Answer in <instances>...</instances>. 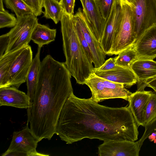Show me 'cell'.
<instances>
[{
	"mask_svg": "<svg viewBox=\"0 0 156 156\" xmlns=\"http://www.w3.org/2000/svg\"><path fill=\"white\" fill-rule=\"evenodd\" d=\"M138 126L128 106L101 105L71 94L61 112L56 134L67 144L86 138L135 141Z\"/></svg>",
	"mask_w": 156,
	"mask_h": 156,
	"instance_id": "6da1fadb",
	"label": "cell"
},
{
	"mask_svg": "<svg viewBox=\"0 0 156 156\" xmlns=\"http://www.w3.org/2000/svg\"><path fill=\"white\" fill-rule=\"evenodd\" d=\"M71 75L65 62L48 55L41 63L32 105L30 128L39 141L56 134L60 114L73 92Z\"/></svg>",
	"mask_w": 156,
	"mask_h": 156,
	"instance_id": "7a4b0ae2",
	"label": "cell"
},
{
	"mask_svg": "<svg viewBox=\"0 0 156 156\" xmlns=\"http://www.w3.org/2000/svg\"><path fill=\"white\" fill-rule=\"evenodd\" d=\"M60 22L65 64L77 83L84 84L93 73V63L80 42L72 16L63 11Z\"/></svg>",
	"mask_w": 156,
	"mask_h": 156,
	"instance_id": "3957f363",
	"label": "cell"
},
{
	"mask_svg": "<svg viewBox=\"0 0 156 156\" xmlns=\"http://www.w3.org/2000/svg\"><path fill=\"white\" fill-rule=\"evenodd\" d=\"M85 84L92 94L90 98L98 103L106 99L120 98L128 101L133 93L122 84L115 83L96 75L93 72L86 80Z\"/></svg>",
	"mask_w": 156,
	"mask_h": 156,
	"instance_id": "277c9868",
	"label": "cell"
},
{
	"mask_svg": "<svg viewBox=\"0 0 156 156\" xmlns=\"http://www.w3.org/2000/svg\"><path fill=\"white\" fill-rule=\"evenodd\" d=\"M122 18L118 33L108 55H117L122 51L133 45L136 41L133 7L121 0Z\"/></svg>",
	"mask_w": 156,
	"mask_h": 156,
	"instance_id": "5b68a950",
	"label": "cell"
},
{
	"mask_svg": "<svg viewBox=\"0 0 156 156\" xmlns=\"http://www.w3.org/2000/svg\"><path fill=\"white\" fill-rule=\"evenodd\" d=\"M16 25L7 33L9 43L4 54L13 52L28 45L32 32L38 23L37 16L31 14L17 18Z\"/></svg>",
	"mask_w": 156,
	"mask_h": 156,
	"instance_id": "8992f818",
	"label": "cell"
},
{
	"mask_svg": "<svg viewBox=\"0 0 156 156\" xmlns=\"http://www.w3.org/2000/svg\"><path fill=\"white\" fill-rule=\"evenodd\" d=\"M133 9L136 41L147 29L156 25V0H136Z\"/></svg>",
	"mask_w": 156,
	"mask_h": 156,
	"instance_id": "52a82bcc",
	"label": "cell"
},
{
	"mask_svg": "<svg viewBox=\"0 0 156 156\" xmlns=\"http://www.w3.org/2000/svg\"><path fill=\"white\" fill-rule=\"evenodd\" d=\"M32 57L31 46L28 45L24 47L12 65L6 78V87L12 86L18 88L26 82Z\"/></svg>",
	"mask_w": 156,
	"mask_h": 156,
	"instance_id": "ba28073f",
	"label": "cell"
},
{
	"mask_svg": "<svg viewBox=\"0 0 156 156\" xmlns=\"http://www.w3.org/2000/svg\"><path fill=\"white\" fill-rule=\"evenodd\" d=\"M122 11L121 0H114L112 7L105 24L100 42V46L106 55H108L117 36L122 23Z\"/></svg>",
	"mask_w": 156,
	"mask_h": 156,
	"instance_id": "9c48e42d",
	"label": "cell"
},
{
	"mask_svg": "<svg viewBox=\"0 0 156 156\" xmlns=\"http://www.w3.org/2000/svg\"><path fill=\"white\" fill-rule=\"evenodd\" d=\"M28 124L22 130L13 133L10 145L6 151L20 152L27 154V156L49 155L37 151V143L40 141L28 127Z\"/></svg>",
	"mask_w": 156,
	"mask_h": 156,
	"instance_id": "30bf717a",
	"label": "cell"
},
{
	"mask_svg": "<svg viewBox=\"0 0 156 156\" xmlns=\"http://www.w3.org/2000/svg\"><path fill=\"white\" fill-rule=\"evenodd\" d=\"M72 18L73 23L80 29L90 47L94 57V68L99 67L105 62L106 55L101 49L100 42L91 31L81 8H78Z\"/></svg>",
	"mask_w": 156,
	"mask_h": 156,
	"instance_id": "8fae6325",
	"label": "cell"
},
{
	"mask_svg": "<svg viewBox=\"0 0 156 156\" xmlns=\"http://www.w3.org/2000/svg\"><path fill=\"white\" fill-rule=\"evenodd\" d=\"M83 12L89 28L100 42L105 29L106 20L103 17L96 0H80Z\"/></svg>",
	"mask_w": 156,
	"mask_h": 156,
	"instance_id": "7c38bea8",
	"label": "cell"
},
{
	"mask_svg": "<svg viewBox=\"0 0 156 156\" xmlns=\"http://www.w3.org/2000/svg\"><path fill=\"white\" fill-rule=\"evenodd\" d=\"M99 156H138L140 148L137 141L104 142L98 147Z\"/></svg>",
	"mask_w": 156,
	"mask_h": 156,
	"instance_id": "4fadbf2b",
	"label": "cell"
},
{
	"mask_svg": "<svg viewBox=\"0 0 156 156\" xmlns=\"http://www.w3.org/2000/svg\"><path fill=\"white\" fill-rule=\"evenodd\" d=\"M14 87L0 88V106L27 108V123H30L31 108L27 94Z\"/></svg>",
	"mask_w": 156,
	"mask_h": 156,
	"instance_id": "5bb4252c",
	"label": "cell"
},
{
	"mask_svg": "<svg viewBox=\"0 0 156 156\" xmlns=\"http://www.w3.org/2000/svg\"><path fill=\"white\" fill-rule=\"evenodd\" d=\"M139 59L156 57V25L147 29L133 45Z\"/></svg>",
	"mask_w": 156,
	"mask_h": 156,
	"instance_id": "9a60e30c",
	"label": "cell"
},
{
	"mask_svg": "<svg viewBox=\"0 0 156 156\" xmlns=\"http://www.w3.org/2000/svg\"><path fill=\"white\" fill-rule=\"evenodd\" d=\"M131 69L137 79L138 91L144 90L146 82L156 77V62L153 60L138 59Z\"/></svg>",
	"mask_w": 156,
	"mask_h": 156,
	"instance_id": "2e32d148",
	"label": "cell"
},
{
	"mask_svg": "<svg viewBox=\"0 0 156 156\" xmlns=\"http://www.w3.org/2000/svg\"><path fill=\"white\" fill-rule=\"evenodd\" d=\"M93 72L101 77L123 84L127 87H130L137 82L136 76L130 68L120 66L117 69L107 71H99L94 69Z\"/></svg>",
	"mask_w": 156,
	"mask_h": 156,
	"instance_id": "e0dca14e",
	"label": "cell"
},
{
	"mask_svg": "<svg viewBox=\"0 0 156 156\" xmlns=\"http://www.w3.org/2000/svg\"><path fill=\"white\" fill-rule=\"evenodd\" d=\"M153 92L144 90L133 93L129 98L128 107L137 126H143L144 112L148 100Z\"/></svg>",
	"mask_w": 156,
	"mask_h": 156,
	"instance_id": "ac0fdd59",
	"label": "cell"
},
{
	"mask_svg": "<svg viewBox=\"0 0 156 156\" xmlns=\"http://www.w3.org/2000/svg\"><path fill=\"white\" fill-rule=\"evenodd\" d=\"M41 48L39 47L38 48L37 52L30 66L26 79L27 94L30 99L31 109L41 65L40 53Z\"/></svg>",
	"mask_w": 156,
	"mask_h": 156,
	"instance_id": "d6986e66",
	"label": "cell"
},
{
	"mask_svg": "<svg viewBox=\"0 0 156 156\" xmlns=\"http://www.w3.org/2000/svg\"><path fill=\"white\" fill-rule=\"evenodd\" d=\"M56 30L51 29L48 26L38 23L34 29L31 40L37 44L38 47L42 48L55 41Z\"/></svg>",
	"mask_w": 156,
	"mask_h": 156,
	"instance_id": "ffe728a7",
	"label": "cell"
},
{
	"mask_svg": "<svg viewBox=\"0 0 156 156\" xmlns=\"http://www.w3.org/2000/svg\"><path fill=\"white\" fill-rule=\"evenodd\" d=\"M23 48L3 54L0 57V88L6 87V78L9 72L14 61Z\"/></svg>",
	"mask_w": 156,
	"mask_h": 156,
	"instance_id": "44dd1931",
	"label": "cell"
},
{
	"mask_svg": "<svg viewBox=\"0 0 156 156\" xmlns=\"http://www.w3.org/2000/svg\"><path fill=\"white\" fill-rule=\"evenodd\" d=\"M42 7L45 10L43 12L44 17L52 20L56 24L60 21L63 10L58 1L43 0Z\"/></svg>",
	"mask_w": 156,
	"mask_h": 156,
	"instance_id": "7402d4cb",
	"label": "cell"
},
{
	"mask_svg": "<svg viewBox=\"0 0 156 156\" xmlns=\"http://www.w3.org/2000/svg\"><path fill=\"white\" fill-rule=\"evenodd\" d=\"M113 58L115 62L117 65L130 69L133 63L139 59L133 45L122 51L117 56Z\"/></svg>",
	"mask_w": 156,
	"mask_h": 156,
	"instance_id": "603a6c76",
	"label": "cell"
},
{
	"mask_svg": "<svg viewBox=\"0 0 156 156\" xmlns=\"http://www.w3.org/2000/svg\"><path fill=\"white\" fill-rule=\"evenodd\" d=\"M6 7L15 13L16 18L34 14L31 9L23 0H4Z\"/></svg>",
	"mask_w": 156,
	"mask_h": 156,
	"instance_id": "cb8c5ba5",
	"label": "cell"
},
{
	"mask_svg": "<svg viewBox=\"0 0 156 156\" xmlns=\"http://www.w3.org/2000/svg\"><path fill=\"white\" fill-rule=\"evenodd\" d=\"M156 117V94L153 92L148 101L144 113L143 126H144Z\"/></svg>",
	"mask_w": 156,
	"mask_h": 156,
	"instance_id": "d4e9b609",
	"label": "cell"
},
{
	"mask_svg": "<svg viewBox=\"0 0 156 156\" xmlns=\"http://www.w3.org/2000/svg\"><path fill=\"white\" fill-rule=\"evenodd\" d=\"M17 21L14 14L10 13L5 9L0 10V28L13 27Z\"/></svg>",
	"mask_w": 156,
	"mask_h": 156,
	"instance_id": "484cf974",
	"label": "cell"
},
{
	"mask_svg": "<svg viewBox=\"0 0 156 156\" xmlns=\"http://www.w3.org/2000/svg\"><path fill=\"white\" fill-rule=\"evenodd\" d=\"M97 1L101 13L106 21L111 13L114 0H97Z\"/></svg>",
	"mask_w": 156,
	"mask_h": 156,
	"instance_id": "4316f807",
	"label": "cell"
},
{
	"mask_svg": "<svg viewBox=\"0 0 156 156\" xmlns=\"http://www.w3.org/2000/svg\"><path fill=\"white\" fill-rule=\"evenodd\" d=\"M74 24L80 42L89 60L93 63L94 57L90 47L80 28L76 24L74 23Z\"/></svg>",
	"mask_w": 156,
	"mask_h": 156,
	"instance_id": "83f0119b",
	"label": "cell"
},
{
	"mask_svg": "<svg viewBox=\"0 0 156 156\" xmlns=\"http://www.w3.org/2000/svg\"><path fill=\"white\" fill-rule=\"evenodd\" d=\"M144 132L141 138L137 141L140 149L144 141L152 133L156 132V117L144 126Z\"/></svg>",
	"mask_w": 156,
	"mask_h": 156,
	"instance_id": "f1b7e54d",
	"label": "cell"
},
{
	"mask_svg": "<svg viewBox=\"0 0 156 156\" xmlns=\"http://www.w3.org/2000/svg\"><path fill=\"white\" fill-rule=\"evenodd\" d=\"M33 11L36 16L41 15L42 11L43 0H23Z\"/></svg>",
	"mask_w": 156,
	"mask_h": 156,
	"instance_id": "f546056e",
	"label": "cell"
},
{
	"mask_svg": "<svg viewBox=\"0 0 156 156\" xmlns=\"http://www.w3.org/2000/svg\"><path fill=\"white\" fill-rule=\"evenodd\" d=\"M59 2L63 11L73 16L74 15L75 0H60Z\"/></svg>",
	"mask_w": 156,
	"mask_h": 156,
	"instance_id": "4dcf8cb0",
	"label": "cell"
},
{
	"mask_svg": "<svg viewBox=\"0 0 156 156\" xmlns=\"http://www.w3.org/2000/svg\"><path fill=\"white\" fill-rule=\"evenodd\" d=\"M120 66L115 63L113 58H110L105 61L100 67L97 68H94V69L99 71H107L117 69Z\"/></svg>",
	"mask_w": 156,
	"mask_h": 156,
	"instance_id": "1f68e13d",
	"label": "cell"
},
{
	"mask_svg": "<svg viewBox=\"0 0 156 156\" xmlns=\"http://www.w3.org/2000/svg\"><path fill=\"white\" fill-rule=\"evenodd\" d=\"M9 37L7 33L0 37V57L4 54L8 45Z\"/></svg>",
	"mask_w": 156,
	"mask_h": 156,
	"instance_id": "d6a6232c",
	"label": "cell"
},
{
	"mask_svg": "<svg viewBox=\"0 0 156 156\" xmlns=\"http://www.w3.org/2000/svg\"><path fill=\"white\" fill-rule=\"evenodd\" d=\"M145 86L151 88L156 92V77L147 81Z\"/></svg>",
	"mask_w": 156,
	"mask_h": 156,
	"instance_id": "836d02e7",
	"label": "cell"
},
{
	"mask_svg": "<svg viewBox=\"0 0 156 156\" xmlns=\"http://www.w3.org/2000/svg\"><path fill=\"white\" fill-rule=\"evenodd\" d=\"M2 155V156H27V154L25 153L16 151H12L10 152L5 151L3 153Z\"/></svg>",
	"mask_w": 156,
	"mask_h": 156,
	"instance_id": "e575fe53",
	"label": "cell"
},
{
	"mask_svg": "<svg viewBox=\"0 0 156 156\" xmlns=\"http://www.w3.org/2000/svg\"><path fill=\"white\" fill-rule=\"evenodd\" d=\"M148 138L151 142L154 141L156 143V132L152 133L149 136Z\"/></svg>",
	"mask_w": 156,
	"mask_h": 156,
	"instance_id": "d590c367",
	"label": "cell"
},
{
	"mask_svg": "<svg viewBox=\"0 0 156 156\" xmlns=\"http://www.w3.org/2000/svg\"><path fill=\"white\" fill-rule=\"evenodd\" d=\"M133 8L134 7L136 0H123Z\"/></svg>",
	"mask_w": 156,
	"mask_h": 156,
	"instance_id": "8d00e7d4",
	"label": "cell"
},
{
	"mask_svg": "<svg viewBox=\"0 0 156 156\" xmlns=\"http://www.w3.org/2000/svg\"><path fill=\"white\" fill-rule=\"evenodd\" d=\"M4 9L2 2V0H0V10H2Z\"/></svg>",
	"mask_w": 156,
	"mask_h": 156,
	"instance_id": "74e56055",
	"label": "cell"
},
{
	"mask_svg": "<svg viewBox=\"0 0 156 156\" xmlns=\"http://www.w3.org/2000/svg\"><path fill=\"white\" fill-rule=\"evenodd\" d=\"M58 0V1H59V0Z\"/></svg>",
	"mask_w": 156,
	"mask_h": 156,
	"instance_id": "f35d334b",
	"label": "cell"
},
{
	"mask_svg": "<svg viewBox=\"0 0 156 156\" xmlns=\"http://www.w3.org/2000/svg\"></svg>",
	"mask_w": 156,
	"mask_h": 156,
	"instance_id": "ab89813d",
	"label": "cell"
}]
</instances>
